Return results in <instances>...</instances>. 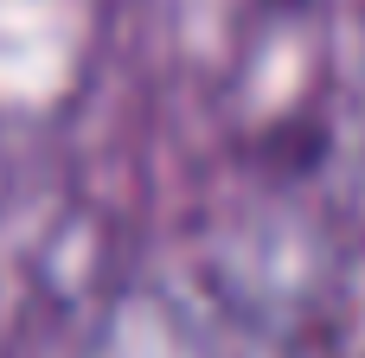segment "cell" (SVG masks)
<instances>
[{
    "instance_id": "1",
    "label": "cell",
    "mask_w": 365,
    "mask_h": 358,
    "mask_svg": "<svg viewBox=\"0 0 365 358\" xmlns=\"http://www.w3.org/2000/svg\"><path fill=\"white\" fill-rule=\"evenodd\" d=\"M295 6H302V0H295Z\"/></svg>"
}]
</instances>
